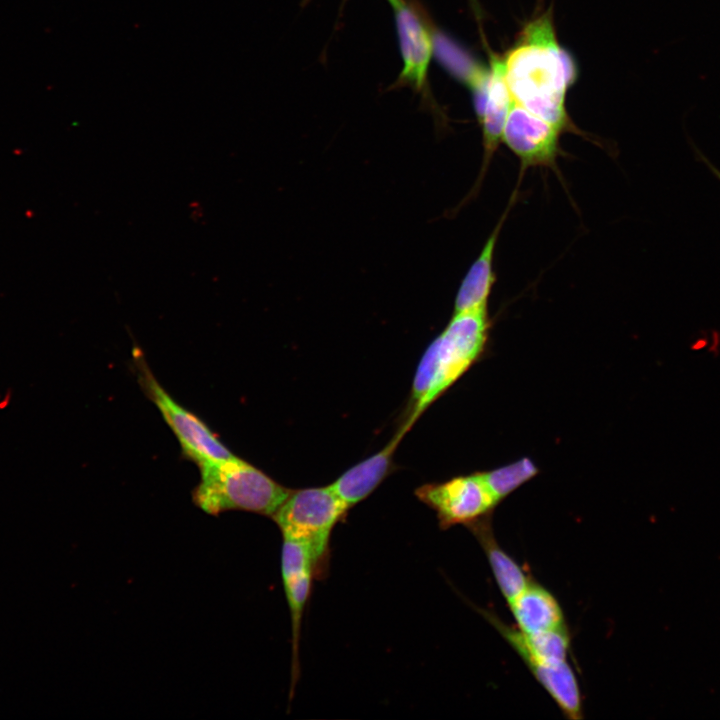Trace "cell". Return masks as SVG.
I'll use <instances>...</instances> for the list:
<instances>
[{"label":"cell","mask_w":720,"mask_h":720,"mask_svg":"<svg viewBox=\"0 0 720 720\" xmlns=\"http://www.w3.org/2000/svg\"><path fill=\"white\" fill-rule=\"evenodd\" d=\"M503 64L513 102L562 131L570 128L565 96L576 68L558 44L550 17L530 22Z\"/></svg>","instance_id":"cell-1"},{"label":"cell","mask_w":720,"mask_h":720,"mask_svg":"<svg viewBox=\"0 0 720 720\" xmlns=\"http://www.w3.org/2000/svg\"><path fill=\"white\" fill-rule=\"evenodd\" d=\"M490 330L488 306L453 313L418 364L402 426L410 430L421 414L482 358Z\"/></svg>","instance_id":"cell-2"},{"label":"cell","mask_w":720,"mask_h":720,"mask_svg":"<svg viewBox=\"0 0 720 720\" xmlns=\"http://www.w3.org/2000/svg\"><path fill=\"white\" fill-rule=\"evenodd\" d=\"M199 471L192 502L212 516L245 511L271 518L292 490L237 455L202 465Z\"/></svg>","instance_id":"cell-3"},{"label":"cell","mask_w":720,"mask_h":720,"mask_svg":"<svg viewBox=\"0 0 720 720\" xmlns=\"http://www.w3.org/2000/svg\"><path fill=\"white\" fill-rule=\"evenodd\" d=\"M350 507L330 488L309 487L291 490L271 517L283 538L306 543L317 566L327 554L334 526Z\"/></svg>","instance_id":"cell-4"},{"label":"cell","mask_w":720,"mask_h":720,"mask_svg":"<svg viewBox=\"0 0 720 720\" xmlns=\"http://www.w3.org/2000/svg\"><path fill=\"white\" fill-rule=\"evenodd\" d=\"M138 382L178 440L182 454L198 467L235 457L197 415L180 405L158 382L149 366L134 354Z\"/></svg>","instance_id":"cell-5"},{"label":"cell","mask_w":720,"mask_h":720,"mask_svg":"<svg viewBox=\"0 0 720 720\" xmlns=\"http://www.w3.org/2000/svg\"><path fill=\"white\" fill-rule=\"evenodd\" d=\"M415 495L435 511L442 529L455 525L468 528L492 517L498 505L479 472L424 484L415 490Z\"/></svg>","instance_id":"cell-6"},{"label":"cell","mask_w":720,"mask_h":720,"mask_svg":"<svg viewBox=\"0 0 720 720\" xmlns=\"http://www.w3.org/2000/svg\"><path fill=\"white\" fill-rule=\"evenodd\" d=\"M556 125L512 103L502 134V142L518 157L521 174L527 168L547 167L557 170L561 155L560 134Z\"/></svg>","instance_id":"cell-7"},{"label":"cell","mask_w":720,"mask_h":720,"mask_svg":"<svg viewBox=\"0 0 720 720\" xmlns=\"http://www.w3.org/2000/svg\"><path fill=\"white\" fill-rule=\"evenodd\" d=\"M316 561L310 547L303 542L283 538L281 573L289 606L292 627V682L298 675V646L301 620L308 601Z\"/></svg>","instance_id":"cell-8"},{"label":"cell","mask_w":720,"mask_h":720,"mask_svg":"<svg viewBox=\"0 0 720 720\" xmlns=\"http://www.w3.org/2000/svg\"><path fill=\"white\" fill-rule=\"evenodd\" d=\"M387 2L394 13L403 60L400 81L422 90L434 51V38L406 0Z\"/></svg>","instance_id":"cell-9"},{"label":"cell","mask_w":720,"mask_h":720,"mask_svg":"<svg viewBox=\"0 0 720 720\" xmlns=\"http://www.w3.org/2000/svg\"><path fill=\"white\" fill-rule=\"evenodd\" d=\"M473 101L483 141V161L475 185L476 189L484 178L489 163L502 142L504 125L513 103L505 80L503 60L496 57L491 59L488 85L480 96L473 98Z\"/></svg>","instance_id":"cell-10"},{"label":"cell","mask_w":720,"mask_h":720,"mask_svg":"<svg viewBox=\"0 0 720 720\" xmlns=\"http://www.w3.org/2000/svg\"><path fill=\"white\" fill-rule=\"evenodd\" d=\"M407 431L399 428L377 453L355 464L329 486L351 508L367 498L392 472L395 451Z\"/></svg>","instance_id":"cell-11"},{"label":"cell","mask_w":720,"mask_h":720,"mask_svg":"<svg viewBox=\"0 0 720 720\" xmlns=\"http://www.w3.org/2000/svg\"><path fill=\"white\" fill-rule=\"evenodd\" d=\"M516 193L517 192L514 191L506 211L499 219L480 254L464 276L456 294L453 313L488 306L489 296L496 282L493 267L496 244L512 202L516 198Z\"/></svg>","instance_id":"cell-12"},{"label":"cell","mask_w":720,"mask_h":720,"mask_svg":"<svg viewBox=\"0 0 720 720\" xmlns=\"http://www.w3.org/2000/svg\"><path fill=\"white\" fill-rule=\"evenodd\" d=\"M508 605L517 628L526 635L566 626L557 599L534 580Z\"/></svg>","instance_id":"cell-13"},{"label":"cell","mask_w":720,"mask_h":720,"mask_svg":"<svg viewBox=\"0 0 720 720\" xmlns=\"http://www.w3.org/2000/svg\"><path fill=\"white\" fill-rule=\"evenodd\" d=\"M468 529L483 548L497 585L507 603H509L533 579L498 544L492 528V517L483 519L468 527Z\"/></svg>","instance_id":"cell-14"},{"label":"cell","mask_w":720,"mask_h":720,"mask_svg":"<svg viewBox=\"0 0 720 720\" xmlns=\"http://www.w3.org/2000/svg\"><path fill=\"white\" fill-rule=\"evenodd\" d=\"M538 473L537 465L529 457L491 470L479 471L498 504Z\"/></svg>","instance_id":"cell-15"},{"label":"cell","mask_w":720,"mask_h":720,"mask_svg":"<svg viewBox=\"0 0 720 720\" xmlns=\"http://www.w3.org/2000/svg\"><path fill=\"white\" fill-rule=\"evenodd\" d=\"M12 401V391L6 390L4 394L0 395V410L6 409Z\"/></svg>","instance_id":"cell-16"},{"label":"cell","mask_w":720,"mask_h":720,"mask_svg":"<svg viewBox=\"0 0 720 720\" xmlns=\"http://www.w3.org/2000/svg\"><path fill=\"white\" fill-rule=\"evenodd\" d=\"M698 154H699L700 158L703 160V162L706 163V165L710 168V170H711V171L715 174V176L720 180V171H719L715 166H713V165L708 161V159H707L705 156H703L700 152H698Z\"/></svg>","instance_id":"cell-17"}]
</instances>
